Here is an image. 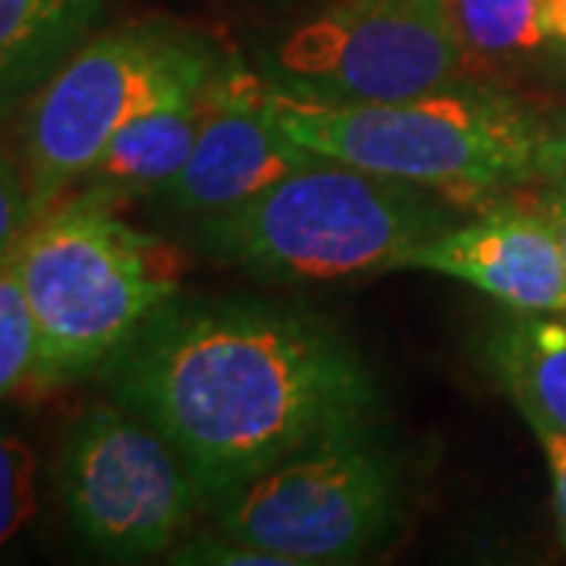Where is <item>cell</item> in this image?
<instances>
[{
  "mask_svg": "<svg viewBox=\"0 0 566 566\" xmlns=\"http://www.w3.org/2000/svg\"><path fill=\"white\" fill-rule=\"evenodd\" d=\"M102 378L214 506L308 447L378 424L385 406L378 375L331 318L252 296L177 293Z\"/></svg>",
  "mask_w": 566,
  "mask_h": 566,
  "instance_id": "cell-1",
  "label": "cell"
},
{
  "mask_svg": "<svg viewBox=\"0 0 566 566\" xmlns=\"http://www.w3.org/2000/svg\"><path fill=\"white\" fill-rule=\"evenodd\" d=\"M17 274L35 322L32 385L54 390L102 375L139 327L180 293V249L114 211L88 189L48 208L17 249Z\"/></svg>",
  "mask_w": 566,
  "mask_h": 566,
  "instance_id": "cell-2",
  "label": "cell"
},
{
  "mask_svg": "<svg viewBox=\"0 0 566 566\" xmlns=\"http://www.w3.org/2000/svg\"><path fill=\"white\" fill-rule=\"evenodd\" d=\"M453 227L424 186L340 161L303 167L237 208L202 214L211 259L281 283L397 271L406 255Z\"/></svg>",
  "mask_w": 566,
  "mask_h": 566,
  "instance_id": "cell-3",
  "label": "cell"
},
{
  "mask_svg": "<svg viewBox=\"0 0 566 566\" xmlns=\"http://www.w3.org/2000/svg\"><path fill=\"white\" fill-rule=\"evenodd\" d=\"M271 107L303 148L390 180L482 192L538 177L545 123L482 85L375 104L312 102L274 85Z\"/></svg>",
  "mask_w": 566,
  "mask_h": 566,
  "instance_id": "cell-4",
  "label": "cell"
},
{
  "mask_svg": "<svg viewBox=\"0 0 566 566\" xmlns=\"http://www.w3.org/2000/svg\"><path fill=\"white\" fill-rule=\"evenodd\" d=\"M227 57L202 32L164 20L88 35L25 102L20 151L35 214L61 202L123 126L189 102Z\"/></svg>",
  "mask_w": 566,
  "mask_h": 566,
  "instance_id": "cell-5",
  "label": "cell"
},
{
  "mask_svg": "<svg viewBox=\"0 0 566 566\" xmlns=\"http://www.w3.org/2000/svg\"><path fill=\"white\" fill-rule=\"evenodd\" d=\"M400 506V465L371 424L308 447L223 497L218 528L290 566L353 564L381 545Z\"/></svg>",
  "mask_w": 566,
  "mask_h": 566,
  "instance_id": "cell-6",
  "label": "cell"
},
{
  "mask_svg": "<svg viewBox=\"0 0 566 566\" xmlns=\"http://www.w3.org/2000/svg\"><path fill=\"white\" fill-rule=\"evenodd\" d=\"M450 0H334L268 51L271 82L331 104L403 102L460 82Z\"/></svg>",
  "mask_w": 566,
  "mask_h": 566,
  "instance_id": "cell-7",
  "label": "cell"
},
{
  "mask_svg": "<svg viewBox=\"0 0 566 566\" xmlns=\"http://www.w3.org/2000/svg\"><path fill=\"white\" fill-rule=\"evenodd\" d=\"M57 479L82 545L117 560L170 551L208 506L174 444L114 400L70 419Z\"/></svg>",
  "mask_w": 566,
  "mask_h": 566,
  "instance_id": "cell-8",
  "label": "cell"
},
{
  "mask_svg": "<svg viewBox=\"0 0 566 566\" xmlns=\"http://www.w3.org/2000/svg\"><path fill=\"white\" fill-rule=\"evenodd\" d=\"M274 82L255 76L230 54L214 80V104L189 161L158 196L182 214L237 208L271 182L327 158L303 148L281 129L271 107Z\"/></svg>",
  "mask_w": 566,
  "mask_h": 566,
  "instance_id": "cell-9",
  "label": "cell"
},
{
  "mask_svg": "<svg viewBox=\"0 0 566 566\" xmlns=\"http://www.w3.org/2000/svg\"><path fill=\"white\" fill-rule=\"evenodd\" d=\"M400 268L469 283L516 312L566 315L564 245L547 214L497 208L424 240Z\"/></svg>",
  "mask_w": 566,
  "mask_h": 566,
  "instance_id": "cell-10",
  "label": "cell"
},
{
  "mask_svg": "<svg viewBox=\"0 0 566 566\" xmlns=\"http://www.w3.org/2000/svg\"><path fill=\"white\" fill-rule=\"evenodd\" d=\"M107 0H0V120L92 35Z\"/></svg>",
  "mask_w": 566,
  "mask_h": 566,
  "instance_id": "cell-11",
  "label": "cell"
},
{
  "mask_svg": "<svg viewBox=\"0 0 566 566\" xmlns=\"http://www.w3.org/2000/svg\"><path fill=\"white\" fill-rule=\"evenodd\" d=\"M214 80L208 82L202 92H196L189 102L151 111L129 126H123L120 133L104 145L95 164L85 170L82 182L88 189H102L114 199L126 192H158L164 182L174 180L189 161L214 104Z\"/></svg>",
  "mask_w": 566,
  "mask_h": 566,
  "instance_id": "cell-12",
  "label": "cell"
},
{
  "mask_svg": "<svg viewBox=\"0 0 566 566\" xmlns=\"http://www.w3.org/2000/svg\"><path fill=\"white\" fill-rule=\"evenodd\" d=\"M485 363L535 431L566 434V315L520 312L497 324Z\"/></svg>",
  "mask_w": 566,
  "mask_h": 566,
  "instance_id": "cell-13",
  "label": "cell"
},
{
  "mask_svg": "<svg viewBox=\"0 0 566 566\" xmlns=\"http://www.w3.org/2000/svg\"><path fill=\"white\" fill-rule=\"evenodd\" d=\"M465 51L510 61L551 44V0H450Z\"/></svg>",
  "mask_w": 566,
  "mask_h": 566,
  "instance_id": "cell-14",
  "label": "cell"
},
{
  "mask_svg": "<svg viewBox=\"0 0 566 566\" xmlns=\"http://www.w3.org/2000/svg\"><path fill=\"white\" fill-rule=\"evenodd\" d=\"M35 322L17 274V255L0 264V400L32 381L35 368Z\"/></svg>",
  "mask_w": 566,
  "mask_h": 566,
  "instance_id": "cell-15",
  "label": "cell"
},
{
  "mask_svg": "<svg viewBox=\"0 0 566 566\" xmlns=\"http://www.w3.org/2000/svg\"><path fill=\"white\" fill-rule=\"evenodd\" d=\"M35 513V457L22 438L0 428V547Z\"/></svg>",
  "mask_w": 566,
  "mask_h": 566,
  "instance_id": "cell-16",
  "label": "cell"
},
{
  "mask_svg": "<svg viewBox=\"0 0 566 566\" xmlns=\"http://www.w3.org/2000/svg\"><path fill=\"white\" fill-rule=\"evenodd\" d=\"M39 221L32 208V192L25 170L10 155L0 151V264L17 255L32 223Z\"/></svg>",
  "mask_w": 566,
  "mask_h": 566,
  "instance_id": "cell-17",
  "label": "cell"
},
{
  "mask_svg": "<svg viewBox=\"0 0 566 566\" xmlns=\"http://www.w3.org/2000/svg\"><path fill=\"white\" fill-rule=\"evenodd\" d=\"M177 564H218V566H290L277 554L262 547L243 545L230 535H199L174 551Z\"/></svg>",
  "mask_w": 566,
  "mask_h": 566,
  "instance_id": "cell-18",
  "label": "cell"
},
{
  "mask_svg": "<svg viewBox=\"0 0 566 566\" xmlns=\"http://www.w3.org/2000/svg\"><path fill=\"white\" fill-rule=\"evenodd\" d=\"M535 434L545 447L551 488H554V513H557L560 542L566 547V434H560V431H535Z\"/></svg>",
  "mask_w": 566,
  "mask_h": 566,
  "instance_id": "cell-19",
  "label": "cell"
},
{
  "mask_svg": "<svg viewBox=\"0 0 566 566\" xmlns=\"http://www.w3.org/2000/svg\"><path fill=\"white\" fill-rule=\"evenodd\" d=\"M538 177H545L551 182H566V114L554 123H545Z\"/></svg>",
  "mask_w": 566,
  "mask_h": 566,
  "instance_id": "cell-20",
  "label": "cell"
},
{
  "mask_svg": "<svg viewBox=\"0 0 566 566\" xmlns=\"http://www.w3.org/2000/svg\"><path fill=\"white\" fill-rule=\"evenodd\" d=\"M545 214L554 223L557 230V240L564 245V259H566V182H551V189L545 192Z\"/></svg>",
  "mask_w": 566,
  "mask_h": 566,
  "instance_id": "cell-21",
  "label": "cell"
},
{
  "mask_svg": "<svg viewBox=\"0 0 566 566\" xmlns=\"http://www.w3.org/2000/svg\"><path fill=\"white\" fill-rule=\"evenodd\" d=\"M551 44L566 54V0H551Z\"/></svg>",
  "mask_w": 566,
  "mask_h": 566,
  "instance_id": "cell-22",
  "label": "cell"
}]
</instances>
